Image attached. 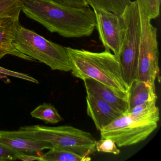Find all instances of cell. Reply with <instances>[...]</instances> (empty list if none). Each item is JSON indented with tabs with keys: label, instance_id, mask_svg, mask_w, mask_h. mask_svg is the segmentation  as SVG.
Segmentation results:
<instances>
[{
	"label": "cell",
	"instance_id": "cell-1",
	"mask_svg": "<svg viewBox=\"0 0 161 161\" xmlns=\"http://www.w3.org/2000/svg\"><path fill=\"white\" fill-rule=\"evenodd\" d=\"M22 11L50 32L66 38L90 36L96 29L95 13L89 6L77 8L53 0H25Z\"/></svg>",
	"mask_w": 161,
	"mask_h": 161
},
{
	"label": "cell",
	"instance_id": "cell-2",
	"mask_svg": "<svg viewBox=\"0 0 161 161\" xmlns=\"http://www.w3.org/2000/svg\"><path fill=\"white\" fill-rule=\"evenodd\" d=\"M71 73L81 80H96L128 98L129 87L123 80L117 57L110 51L96 53L66 47Z\"/></svg>",
	"mask_w": 161,
	"mask_h": 161
},
{
	"label": "cell",
	"instance_id": "cell-3",
	"mask_svg": "<svg viewBox=\"0 0 161 161\" xmlns=\"http://www.w3.org/2000/svg\"><path fill=\"white\" fill-rule=\"evenodd\" d=\"M9 131L14 135L47 142L53 148L69 151L81 156H89L96 151L97 140L92 134L73 126L36 125Z\"/></svg>",
	"mask_w": 161,
	"mask_h": 161
},
{
	"label": "cell",
	"instance_id": "cell-4",
	"mask_svg": "<svg viewBox=\"0 0 161 161\" xmlns=\"http://www.w3.org/2000/svg\"><path fill=\"white\" fill-rule=\"evenodd\" d=\"M159 119L157 106L139 114L127 113L101 130V136L112 139L119 147L131 146L147 138L157 128Z\"/></svg>",
	"mask_w": 161,
	"mask_h": 161
},
{
	"label": "cell",
	"instance_id": "cell-5",
	"mask_svg": "<svg viewBox=\"0 0 161 161\" xmlns=\"http://www.w3.org/2000/svg\"><path fill=\"white\" fill-rule=\"evenodd\" d=\"M14 45L19 52L45 64L52 70L71 71L66 47L49 41L21 25L17 31Z\"/></svg>",
	"mask_w": 161,
	"mask_h": 161
},
{
	"label": "cell",
	"instance_id": "cell-6",
	"mask_svg": "<svg viewBox=\"0 0 161 161\" xmlns=\"http://www.w3.org/2000/svg\"><path fill=\"white\" fill-rule=\"evenodd\" d=\"M125 31L121 50L117 56L126 84L130 86L137 79L141 25L136 1L131 2L122 14Z\"/></svg>",
	"mask_w": 161,
	"mask_h": 161
},
{
	"label": "cell",
	"instance_id": "cell-7",
	"mask_svg": "<svg viewBox=\"0 0 161 161\" xmlns=\"http://www.w3.org/2000/svg\"><path fill=\"white\" fill-rule=\"evenodd\" d=\"M138 10L141 32L136 79L154 84L159 74L157 29L153 26L151 19L140 8Z\"/></svg>",
	"mask_w": 161,
	"mask_h": 161
},
{
	"label": "cell",
	"instance_id": "cell-8",
	"mask_svg": "<svg viewBox=\"0 0 161 161\" xmlns=\"http://www.w3.org/2000/svg\"><path fill=\"white\" fill-rule=\"evenodd\" d=\"M96 28L105 50L112 51L117 56L120 52L125 34L122 15L103 10H94Z\"/></svg>",
	"mask_w": 161,
	"mask_h": 161
},
{
	"label": "cell",
	"instance_id": "cell-9",
	"mask_svg": "<svg viewBox=\"0 0 161 161\" xmlns=\"http://www.w3.org/2000/svg\"><path fill=\"white\" fill-rule=\"evenodd\" d=\"M86 102L87 115L94 121L98 130L100 131L123 114L111 104L97 97L87 95Z\"/></svg>",
	"mask_w": 161,
	"mask_h": 161
},
{
	"label": "cell",
	"instance_id": "cell-10",
	"mask_svg": "<svg viewBox=\"0 0 161 161\" xmlns=\"http://www.w3.org/2000/svg\"><path fill=\"white\" fill-rule=\"evenodd\" d=\"M87 95L97 97L108 103L123 114L129 109L128 98L117 93L109 86L93 79L83 80Z\"/></svg>",
	"mask_w": 161,
	"mask_h": 161
},
{
	"label": "cell",
	"instance_id": "cell-11",
	"mask_svg": "<svg viewBox=\"0 0 161 161\" xmlns=\"http://www.w3.org/2000/svg\"><path fill=\"white\" fill-rule=\"evenodd\" d=\"M20 25L19 20L11 18L0 19V60L10 54L28 61H36L19 52L14 47L15 36Z\"/></svg>",
	"mask_w": 161,
	"mask_h": 161
},
{
	"label": "cell",
	"instance_id": "cell-12",
	"mask_svg": "<svg viewBox=\"0 0 161 161\" xmlns=\"http://www.w3.org/2000/svg\"><path fill=\"white\" fill-rule=\"evenodd\" d=\"M0 144L17 151L28 154L53 148L47 142L14 135L6 130H0Z\"/></svg>",
	"mask_w": 161,
	"mask_h": 161
},
{
	"label": "cell",
	"instance_id": "cell-13",
	"mask_svg": "<svg viewBox=\"0 0 161 161\" xmlns=\"http://www.w3.org/2000/svg\"><path fill=\"white\" fill-rule=\"evenodd\" d=\"M157 99L154 84L136 79L129 86L128 110L143 103L156 102Z\"/></svg>",
	"mask_w": 161,
	"mask_h": 161
},
{
	"label": "cell",
	"instance_id": "cell-14",
	"mask_svg": "<svg viewBox=\"0 0 161 161\" xmlns=\"http://www.w3.org/2000/svg\"><path fill=\"white\" fill-rule=\"evenodd\" d=\"M94 10H103L122 14L131 3L130 0H86Z\"/></svg>",
	"mask_w": 161,
	"mask_h": 161
},
{
	"label": "cell",
	"instance_id": "cell-15",
	"mask_svg": "<svg viewBox=\"0 0 161 161\" xmlns=\"http://www.w3.org/2000/svg\"><path fill=\"white\" fill-rule=\"evenodd\" d=\"M32 117L43 120L46 123L56 124L64 120L55 107L51 103H43L31 113Z\"/></svg>",
	"mask_w": 161,
	"mask_h": 161
},
{
	"label": "cell",
	"instance_id": "cell-16",
	"mask_svg": "<svg viewBox=\"0 0 161 161\" xmlns=\"http://www.w3.org/2000/svg\"><path fill=\"white\" fill-rule=\"evenodd\" d=\"M43 161H89V156H83L72 152L61 149L53 148L41 156Z\"/></svg>",
	"mask_w": 161,
	"mask_h": 161
},
{
	"label": "cell",
	"instance_id": "cell-17",
	"mask_svg": "<svg viewBox=\"0 0 161 161\" xmlns=\"http://www.w3.org/2000/svg\"><path fill=\"white\" fill-rule=\"evenodd\" d=\"M22 7V0H0V19L11 18L19 20Z\"/></svg>",
	"mask_w": 161,
	"mask_h": 161
},
{
	"label": "cell",
	"instance_id": "cell-18",
	"mask_svg": "<svg viewBox=\"0 0 161 161\" xmlns=\"http://www.w3.org/2000/svg\"><path fill=\"white\" fill-rule=\"evenodd\" d=\"M138 8L150 19H155L160 14L161 0H136Z\"/></svg>",
	"mask_w": 161,
	"mask_h": 161
},
{
	"label": "cell",
	"instance_id": "cell-19",
	"mask_svg": "<svg viewBox=\"0 0 161 161\" xmlns=\"http://www.w3.org/2000/svg\"><path fill=\"white\" fill-rule=\"evenodd\" d=\"M96 149L99 152L108 153L114 154L120 153V150L118 148L114 141L110 138H101L97 141Z\"/></svg>",
	"mask_w": 161,
	"mask_h": 161
},
{
	"label": "cell",
	"instance_id": "cell-20",
	"mask_svg": "<svg viewBox=\"0 0 161 161\" xmlns=\"http://www.w3.org/2000/svg\"><path fill=\"white\" fill-rule=\"evenodd\" d=\"M22 153L0 144V161L18 160L19 156Z\"/></svg>",
	"mask_w": 161,
	"mask_h": 161
},
{
	"label": "cell",
	"instance_id": "cell-21",
	"mask_svg": "<svg viewBox=\"0 0 161 161\" xmlns=\"http://www.w3.org/2000/svg\"><path fill=\"white\" fill-rule=\"evenodd\" d=\"M0 73L8 75V76H12V77H16V78H19L22 80L29 81L31 82L34 83L39 84V82L37 80L35 79L33 77L30 76L28 74L12 71V70L6 69L0 66Z\"/></svg>",
	"mask_w": 161,
	"mask_h": 161
},
{
	"label": "cell",
	"instance_id": "cell-22",
	"mask_svg": "<svg viewBox=\"0 0 161 161\" xmlns=\"http://www.w3.org/2000/svg\"><path fill=\"white\" fill-rule=\"evenodd\" d=\"M54 1L67 6L77 8L89 7L86 0H53Z\"/></svg>",
	"mask_w": 161,
	"mask_h": 161
},
{
	"label": "cell",
	"instance_id": "cell-23",
	"mask_svg": "<svg viewBox=\"0 0 161 161\" xmlns=\"http://www.w3.org/2000/svg\"><path fill=\"white\" fill-rule=\"evenodd\" d=\"M18 160L24 161H43L41 156H36L28 153H22L19 156Z\"/></svg>",
	"mask_w": 161,
	"mask_h": 161
},
{
	"label": "cell",
	"instance_id": "cell-24",
	"mask_svg": "<svg viewBox=\"0 0 161 161\" xmlns=\"http://www.w3.org/2000/svg\"><path fill=\"white\" fill-rule=\"evenodd\" d=\"M22 2H23H23H24V1H25V0H22Z\"/></svg>",
	"mask_w": 161,
	"mask_h": 161
}]
</instances>
